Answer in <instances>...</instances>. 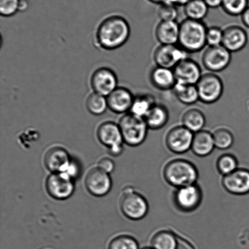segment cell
<instances>
[{"mask_svg": "<svg viewBox=\"0 0 249 249\" xmlns=\"http://www.w3.org/2000/svg\"><path fill=\"white\" fill-rule=\"evenodd\" d=\"M216 166L219 174L223 176L231 174L239 168L237 158L231 153H224L219 156Z\"/></svg>", "mask_w": 249, "mask_h": 249, "instance_id": "obj_31", "label": "cell"}, {"mask_svg": "<svg viewBox=\"0 0 249 249\" xmlns=\"http://www.w3.org/2000/svg\"><path fill=\"white\" fill-rule=\"evenodd\" d=\"M119 207L122 213L132 221H139L147 215L149 204L145 197L132 187L123 190Z\"/></svg>", "mask_w": 249, "mask_h": 249, "instance_id": "obj_4", "label": "cell"}, {"mask_svg": "<svg viewBox=\"0 0 249 249\" xmlns=\"http://www.w3.org/2000/svg\"><path fill=\"white\" fill-rule=\"evenodd\" d=\"M221 7L229 16H241L249 7V0H223Z\"/></svg>", "mask_w": 249, "mask_h": 249, "instance_id": "obj_33", "label": "cell"}, {"mask_svg": "<svg viewBox=\"0 0 249 249\" xmlns=\"http://www.w3.org/2000/svg\"><path fill=\"white\" fill-rule=\"evenodd\" d=\"M196 85L199 101L202 103H215L223 96L224 89L223 82L216 73L210 72L202 75Z\"/></svg>", "mask_w": 249, "mask_h": 249, "instance_id": "obj_8", "label": "cell"}, {"mask_svg": "<svg viewBox=\"0 0 249 249\" xmlns=\"http://www.w3.org/2000/svg\"><path fill=\"white\" fill-rule=\"evenodd\" d=\"M189 54L179 45H160L154 51L153 60L158 67L173 69L178 63L189 58Z\"/></svg>", "mask_w": 249, "mask_h": 249, "instance_id": "obj_12", "label": "cell"}, {"mask_svg": "<svg viewBox=\"0 0 249 249\" xmlns=\"http://www.w3.org/2000/svg\"><path fill=\"white\" fill-rule=\"evenodd\" d=\"M108 249H141L138 241L133 236L121 235L112 239Z\"/></svg>", "mask_w": 249, "mask_h": 249, "instance_id": "obj_32", "label": "cell"}, {"mask_svg": "<svg viewBox=\"0 0 249 249\" xmlns=\"http://www.w3.org/2000/svg\"><path fill=\"white\" fill-rule=\"evenodd\" d=\"M141 249H154L152 247H151V246H148V247H145L142 248Z\"/></svg>", "mask_w": 249, "mask_h": 249, "instance_id": "obj_44", "label": "cell"}, {"mask_svg": "<svg viewBox=\"0 0 249 249\" xmlns=\"http://www.w3.org/2000/svg\"><path fill=\"white\" fill-rule=\"evenodd\" d=\"M112 184L110 175L97 167L91 168L85 178V186L87 191L96 197L108 194L111 191Z\"/></svg>", "mask_w": 249, "mask_h": 249, "instance_id": "obj_13", "label": "cell"}, {"mask_svg": "<svg viewBox=\"0 0 249 249\" xmlns=\"http://www.w3.org/2000/svg\"><path fill=\"white\" fill-rule=\"evenodd\" d=\"M124 143L131 147L142 145L149 130L145 119L131 113L124 114L119 122Z\"/></svg>", "mask_w": 249, "mask_h": 249, "instance_id": "obj_5", "label": "cell"}, {"mask_svg": "<svg viewBox=\"0 0 249 249\" xmlns=\"http://www.w3.org/2000/svg\"><path fill=\"white\" fill-rule=\"evenodd\" d=\"M45 187L48 194L58 201L69 199L75 190L74 180L63 173H51L46 180Z\"/></svg>", "mask_w": 249, "mask_h": 249, "instance_id": "obj_10", "label": "cell"}, {"mask_svg": "<svg viewBox=\"0 0 249 249\" xmlns=\"http://www.w3.org/2000/svg\"><path fill=\"white\" fill-rule=\"evenodd\" d=\"M155 36L160 45H178L179 23L177 21H160L156 26Z\"/></svg>", "mask_w": 249, "mask_h": 249, "instance_id": "obj_21", "label": "cell"}, {"mask_svg": "<svg viewBox=\"0 0 249 249\" xmlns=\"http://www.w3.org/2000/svg\"><path fill=\"white\" fill-rule=\"evenodd\" d=\"M170 118L167 107L162 104L157 103L151 109L144 118L149 129L160 130L168 123Z\"/></svg>", "mask_w": 249, "mask_h": 249, "instance_id": "obj_23", "label": "cell"}, {"mask_svg": "<svg viewBox=\"0 0 249 249\" xmlns=\"http://www.w3.org/2000/svg\"><path fill=\"white\" fill-rule=\"evenodd\" d=\"M207 29L202 21L184 19L179 23L178 45L190 54L199 52L207 45Z\"/></svg>", "mask_w": 249, "mask_h": 249, "instance_id": "obj_3", "label": "cell"}, {"mask_svg": "<svg viewBox=\"0 0 249 249\" xmlns=\"http://www.w3.org/2000/svg\"><path fill=\"white\" fill-rule=\"evenodd\" d=\"M202 63L211 73H219L230 65L231 53L223 45L208 46L202 56Z\"/></svg>", "mask_w": 249, "mask_h": 249, "instance_id": "obj_11", "label": "cell"}, {"mask_svg": "<svg viewBox=\"0 0 249 249\" xmlns=\"http://www.w3.org/2000/svg\"><path fill=\"white\" fill-rule=\"evenodd\" d=\"M29 6L28 0H20L19 2V11H24Z\"/></svg>", "mask_w": 249, "mask_h": 249, "instance_id": "obj_42", "label": "cell"}, {"mask_svg": "<svg viewBox=\"0 0 249 249\" xmlns=\"http://www.w3.org/2000/svg\"><path fill=\"white\" fill-rule=\"evenodd\" d=\"M157 104L155 96L149 94H142L134 96L129 113L144 118Z\"/></svg>", "mask_w": 249, "mask_h": 249, "instance_id": "obj_25", "label": "cell"}, {"mask_svg": "<svg viewBox=\"0 0 249 249\" xmlns=\"http://www.w3.org/2000/svg\"><path fill=\"white\" fill-rule=\"evenodd\" d=\"M212 134L216 148L220 150H227L233 146L235 138L230 129L225 127H219L214 129Z\"/></svg>", "mask_w": 249, "mask_h": 249, "instance_id": "obj_29", "label": "cell"}, {"mask_svg": "<svg viewBox=\"0 0 249 249\" xmlns=\"http://www.w3.org/2000/svg\"><path fill=\"white\" fill-rule=\"evenodd\" d=\"M130 33V26L125 19L120 16H109L97 28L96 43L104 50H116L126 43Z\"/></svg>", "mask_w": 249, "mask_h": 249, "instance_id": "obj_1", "label": "cell"}, {"mask_svg": "<svg viewBox=\"0 0 249 249\" xmlns=\"http://www.w3.org/2000/svg\"><path fill=\"white\" fill-rule=\"evenodd\" d=\"M190 0H166L165 2L175 5L176 6H185Z\"/></svg>", "mask_w": 249, "mask_h": 249, "instance_id": "obj_41", "label": "cell"}, {"mask_svg": "<svg viewBox=\"0 0 249 249\" xmlns=\"http://www.w3.org/2000/svg\"><path fill=\"white\" fill-rule=\"evenodd\" d=\"M97 167L110 174L115 170V163L111 158L104 157L99 160L98 164H97Z\"/></svg>", "mask_w": 249, "mask_h": 249, "instance_id": "obj_38", "label": "cell"}, {"mask_svg": "<svg viewBox=\"0 0 249 249\" xmlns=\"http://www.w3.org/2000/svg\"><path fill=\"white\" fill-rule=\"evenodd\" d=\"M150 80L153 86L161 91L173 90L177 83L173 69L158 66L151 70Z\"/></svg>", "mask_w": 249, "mask_h": 249, "instance_id": "obj_20", "label": "cell"}, {"mask_svg": "<svg viewBox=\"0 0 249 249\" xmlns=\"http://www.w3.org/2000/svg\"><path fill=\"white\" fill-rule=\"evenodd\" d=\"M176 208L183 213L196 211L202 201V192L197 184L176 189L173 196Z\"/></svg>", "mask_w": 249, "mask_h": 249, "instance_id": "obj_7", "label": "cell"}, {"mask_svg": "<svg viewBox=\"0 0 249 249\" xmlns=\"http://www.w3.org/2000/svg\"><path fill=\"white\" fill-rule=\"evenodd\" d=\"M162 176L170 186L178 189L197 184L199 172L196 166L184 158H174L163 166Z\"/></svg>", "mask_w": 249, "mask_h": 249, "instance_id": "obj_2", "label": "cell"}, {"mask_svg": "<svg viewBox=\"0 0 249 249\" xmlns=\"http://www.w3.org/2000/svg\"><path fill=\"white\" fill-rule=\"evenodd\" d=\"M115 72L108 67L97 68L92 73L90 84L93 92L107 97L118 87Z\"/></svg>", "mask_w": 249, "mask_h": 249, "instance_id": "obj_14", "label": "cell"}, {"mask_svg": "<svg viewBox=\"0 0 249 249\" xmlns=\"http://www.w3.org/2000/svg\"><path fill=\"white\" fill-rule=\"evenodd\" d=\"M178 14L177 6L167 2L160 4L158 11L160 21H177Z\"/></svg>", "mask_w": 249, "mask_h": 249, "instance_id": "obj_34", "label": "cell"}, {"mask_svg": "<svg viewBox=\"0 0 249 249\" xmlns=\"http://www.w3.org/2000/svg\"><path fill=\"white\" fill-rule=\"evenodd\" d=\"M221 184L227 192L235 196L249 193V170L238 168L235 172L223 176Z\"/></svg>", "mask_w": 249, "mask_h": 249, "instance_id": "obj_15", "label": "cell"}, {"mask_svg": "<svg viewBox=\"0 0 249 249\" xmlns=\"http://www.w3.org/2000/svg\"><path fill=\"white\" fill-rule=\"evenodd\" d=\"M223 40V30L218 26L207 28L206 43L208 46L221 45Z\"/></svg>", "mask_w": 249, "mask_h": 249, "instance_id": "obj_35", "label": "cell"}, {"mask_svg": "<svg viewBox=\"0 0 249 249\" xmlns=\"http://www.w3.org/2000/svg\"><path fill=\"white\" fill-rule=\"evenodd\" d=\"M97 137L100 143L108 149L113 157H118L123 152L124 143L119 124L113 121H106L97 128Z\"/></svg>", "mask_w": 249, "mask_h": 249, "instance_id": "obj_6", "label": "cell"}, {"mask_svg": "<svg viewBox=\"0 0 249 249\" xmlns=\"http://www.w3.org/2000/svg\"><path fill=\"white\" fill-rule=\"evenodd\" d=\"M85 105L88 111L94 115H101L108 108L107 97L95 92L87 97Z\"/></svg>", "mask_w": 249, "mask_h": 249, "instance_id": "obj_30", "label": "cell"}, {"mask_svg": "<svg viewBox=\"0 0 249 249\" xmlns=\"http://www.w3.org/2000/svg\"><path fill=\"white\" fill-rule=\"evenodd\" d=\"M248 41L247 33L242 27L231 25L223 29L222 45L231 53L243 50L247 45Z\"/></svg>", "mask_w": 249, "mask_h": 249, "instance_id": "obj_19", "label": "cell"}, {"mask_svg": "<svg viewBox=\"0 0 249 249\" xmlns=\"http://www.w3.org/2000/svg\"><path fill=\"white\" fill-rule=\"evenodd\" d=\"M182 125L193 133L203 130L206 124V118L203 112L197 108L187 109L183 114Z\"/></svg>", "mask_w": 249, "mask_h": 249, "instance_id": "obj_24", "label": "cell"}, {"mask_svg": "<svg viewBox=\"0 0 249 249\" xmlns=\"http://www.w3.org/2000/svg\"><path fill=\"white\" fill-rule=\"evenodd\" d=\"M72 158L65 149L54 146L46 151L43 162L51 173H62L67 169Z\"/></svg>", "mask_w": 249, "mask_h": 249, "instance_id": "obj_17", "label": "cell"}, {"mask_svg": "<svg viewBox=\"0 0 249 249\" xmlns=\"http://www.w3.org/2000/svg\"><path fill=\"white\" fill-rule=\"evenodd\" d=\"M177 83L196 85L202 76L201 68L196 61L185 58L173 68Z\"/></svg>", "mask_w": 249, "mask_h": 249, "instance_id": "obj_16", "label": "cell"}, {"mask_svg": "<svg viewBox=\"0 0 249 249\" xmlns=\"http://www.w3.org/2000/svg\"><path fill=\"white\" fill-rule=\"evenodd\" d=\"M134 96L128 89L118 87L107 97L108 109L114 113H129L134 101Z\"/></svg>", "mask_w": 249, "mask_h": 249, "instance_id": "obj_18", "label": "cell"}, {"mask_svg": "<svg viewBox=\"0 0 249 249\" xmlns=\"http://www.w3.org/2000/svg\"><path fill=\"white\" fill-rule=\"evenodd\" d=\"M209 7L204 0H190L184 6L187 19L202 21L208 14Z\"/></svg>", "mask_w": 249, "mask_h": 249, "instance_id": "obj_28", "label": "cell"}, {"mask_svg": "<svg viewBox=\"0 0 249 249\" xmlns=\"http://www.w3.org/2000/svg\"><path fill=\"white\" fill-rule=\"evenodd\" d=\"M215 148L213 134L211 132L202 130L194 134L191 151L199 157H206L213 153Z\"/></svg>", "mask_w": 249, "mask_h": 249, "instance_id": "obj_22", "label": "cell"}, {"mask_svg": "<svg viewBox=\"0 0 249 249\" xmlns=\"http://www.w3.org/2000/svg\"><path fill=\"white\" fill-rule=\"evenodd\" d=\"M241 17L244 25L249 28V6L243 12Z\"/></svg>", "mask_w": 249, "mask_h": 249, "instance_id": "obj_40", "label": "cell"}, {"mask_svg": "<svg viewBox=\"0 0 249 249\" xmlns=\"http://www.w3.org/2000/svg\"><path fill=\"white\" fill-rule=\"evenodd\" d=\"M209 8H218L221 7L223 0H204Z\"/></svg>", "mask_w": 249, "mask_h": 249, "instance_id": "obj_39", "label": "cell"}, {"mask_svg": "<svg viewBox=\"0 0 249 249\" xmlns=\"http://www.w3.org/2000/svg\"><path fill=\"white\" fill-rule=\"evenodd\" d=\"M194 135V133L182 124L173 127L166 134L165 145L175 154H184L191 150Z\"/></svg>", "mask_w": 249, "mask_h": 249, "instance_id": "obj_9", "label": "cell"}, {"mask_svg": "<svg viewBox=\"0 0 249 249\" xmlns=\"http://www.w3.org/2000/svg\"><path fill=\"white\" fill-rule=\"evenodd\" d=\"M20 0H0L1 16L9 17L14 16L19 11Z\"/></svg>", "mask_w": 249, "mask_h": 249, "instance_id": "obj_36", "label": "cell"}, {"mask_svg": "<svg viewBox=\"0 0 249 249\" xmlns=\"http://www.w3.org/2000/svg\"><path fill=\"white\" fill-rule=\"evenodd\" d=\"M173 91L178 101L183 104L191 106L199 101L196 85L177 83L173 88Z\"/></svg>", "mask_w": 249, "mask_h": 249, "instance_id": "obj_26", "label": "cell"}, {"mask_svg": "<svg viewBox=\"0 0 249 249\" xmlns=\"http://www.w3.org/2000/svg\"><path fill=\"white\" fill-rule=\"evenodd\" d=\"M148 1L152 2L154 4H161L166 1V0H148Z\"/></svg>", "mask_w": 249, "mask_h": 249, "instance_id": "obj_43", "label": "cell"}, {"mask_svg": "<svg viewBox=\"0 0 249 249\" xmlns=\"http://www.w3.org/2000/svg\"><path fill=\"white\" fill-rule=\"evenodd\" d=\"M150 246L154 249H178V239L172 231L161 230L152 236Z\"/></svg>", "mask_w": 249, "mask_h": 249, "instance_id": "obj_27", "label": "cell"}, {"mask_svg": "<svg viewBox=\"0 0 249 249\" xmlns=\"http://www.w3.org/2000/svg\"><path fill=\"white\" fill-rule=\"evenodd\" d=\"M80 172H81V167L79 164V162L72 158L67 169L62 173L70 177V179L75 180L79 176Z\"/></svg>", "mask_w": 249, "mask_h": 249, "instance_id": "obj_37", "label": "cell"}]
</instances>
